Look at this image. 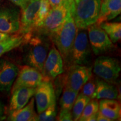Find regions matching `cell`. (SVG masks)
<instances>
[{
  "label": "cell",
  "mask_w": 121,
  "mask_h": 121,
  "mask_svg": "<svg viewBox=\"0 0 121 121\" xmlns=\"http://www.w3.org/2000/svg\"><path fill=\"white\" fill-rule=\"evenodd\" d=\"M51 8L52 7L48 0H40V7H39L38 15L35 29L41 26L48 13H49Z\"/></svg>",
  "instance_id": "25"
},
{
  "label": "cell",
  "mask_w": 121,
  "mask_h": 121,
  "mask_svg": "<svg viewBox=\"0 0 121 121\" xmlns=\"http://www.w3.org/2000/svg\"><path fill=\"white\" fill-rule=\"evenodd\" d=\"M35 88L20 87L12 91L9 105V112L20 109L25 107L34 95Z\"/></svg>",
  "instance_id": "15"
},
{
  "label": "cell",
  "mask_w": 121,
  "mask_h": 121,
  "mask_svg": "<svg viewBox=\"0 0 121 121\" xmlns=\"http://www.w3.org/2000/svg\"><path fill=\"white\" fill-rule=\"evenodd\" d=\"M75 4L74 0H62L60 4L51 8L43 24L37 29L44 34L49 35L56 31L72 13Z\"/></svg>",
  "instance_id": "4"
},
{
  "label": "cell",
  "mask_w": 121,
  "mask_h": 121,
  "mask_svg": "<svg viewBox=\"0 0 121 121\" xmlns=\"http://www.w3.org/2000/svg\"><path fill=\"white\" fill-rule=\"evenodd\" d=\"M121 12V0H102L99 17L95 24L100 25L102 22L114 19Z\"/></svg>",
  "instance_id": "16"
},
{
  "label": "cell",
  "mask_w": 121,
  "mask_h": 121,
  "mask_svg": "<svg viewBox=\"0 0 121 121\" xmlns=\"http://www.w3.org/2000/svg\"><path fill=\"white\" fill-rule=\"evenodd\" d=\"M19 71V67L12 62L0 59V91L10 93Z\"/></svg>",
  "instance_id": "13"
},
{
  "label": "cell",
  "mask_w": 121,
  "mask_h": 121,
  "mask_svg": "<svg viewBox=\"0 0 121 121\" xmlns=\"http://www.w3.org/2000/svg\"><path fill=\"white\" fill-rule=\"evenodd\" d=\"M16 6L20 7L21 10H23L26 6L28 2L25 0H9Z\"/></svg>",
  "instance_id": "29"
},
{
  "label": "cell",
  "mask_w": 121,
  "mask_h": 121,
  "mask_svg": "<svg viewBox=\"0 0 121 121\" xmlns=\"http://www.w3.org/2000/svg\"><path fill=\"white\" fill-rule=\"evenodd\" d=\"M91 48L88 36L85 29H78L70 56L69 62L72 65H86L91 58Z\"/></svg>",
  "instance_id": "5"
},
{
  "label": "cell",
  "mask_w": 121,
  "mask_h": 121,
  "mask_svg": "<svg viewBox=\"0 0 121 121\" xmlns=\"http://www.w3.org/2000/svg\"><path fill=\"white\" fill-rule=\"evenodd\" d=\"M20 15L19 7L13 6H0V32L9 34L19 32Z\"/></svg>",
  "instance_id": "8"
},
{
  "label": "cell",
  "mask_w": 121,
  "mask_h": 121,
  "mask_svg": "<svg viewBox=\"0 0 121 121\" xmlns=\"http://www.w3.org/2000/svg\"><path fill=\"white\" fill-rule=\"evenodd\" d=\"M1 0H0V2H1Z\"/></svg>",
  "instance_id": "37"
},
{
  "label": "cell",
  "mask_w": 121,
  "mask_h": 121,
  "mask_svg": "<svg viewBox=\"0 0 121 121\" xmlns=\"http://www.w3.org/2000/svg\"><path fill=\"white\" fill-rule=\"evenodd\" d=\"M44 80L40 72L31 66L25 65L19 69L16 79L13 83L12 91L20 87H37Z\"/></svg>",
  "instance_id": "12"
},
{
  "label": "cell",
  "mask_w": 121,
  "mask_h": 121,
  "mask_svg": "<svg viewBox=\"0 0 121 121\" xmlns=\"http://www.w3.org/2000/svg\"><path fill=\"white\" fill-rule=\"evenodd\" d=\"M24 42L25 39L22 34L10 35L8 38L0 42V57L6 53L19 47Z\"/></svg>",
  "instance_id": "20"
},
{
  "label": "cell",
  "mask_w": 121,
  "mask_h": 121,
  "mask_svg": "<svg viewBox=\"0 0 121 121\" xmlns=\"http://www.w3.org/2000/svg\"><path fill=\"white\" fill-rule=\"evenodd\" d=\"M40 0H31L26 6L22 10L20 15V26L19 32L22 35L32 34L36 28V23L40 7Z\"/></svg>",
  "instance_id": "9"
},
{
  "label": "cell",
  "mask_w": 121,
  "mask_h": 121,
  "mask_svg": "<svg viewBox=\"0 0 121 121\" xmlns=\"http://www.w3.org/2000/svg\"><path fill=\"white\" fill-rule=\"evenodd\" d=\"M91 48L95 55H100L111 51L114 45L108 34L100 25L93 24L87 28Z\"/></svg>",
  "instance_id": "7"
},
{
  "label": "cell",
  "mask_w": 121,
  "mask_h": 121,
  "mask_svg": "<svg viewBox=\"0 0 121 121\" xmlns=\"http://www.w3.org/2000/svg\"><path fill=\"white\" fill-rule=\"evenodd\" d=\"M48 1H49L51 7H54L60 4V1H61L62 0H48Z\"/></svg>",
  "instance_id": "32"
},
{
  "label": "cell",
  "mask_w": 121,
  "mask_h": 121,
  "mask_svg": "<svg viewBox=\"0 0 121 121\" xmlns=\"http://www.w3.org/2000/svg\"><path fill=\"white\" fill-rule=\"evenodd\" d=\"M101 0H80L75 4L72 16L78 29H86L97 22L99 17Z\"/></svg>",
  "instance_id": "2"
},
{
  "label": "cell",
  "mask_w": 121,
  "mask_h": 121,
  "mask_svg": "<svg viewBox=\"0 0 121 121\" xmlns=\"http://www.w3.org/2000/svg\"><path fill=\"white\" fill-rule=\"evenodd\" d=\"M78 94V91H75L65 87L60 100V110L71 111Z\"/></svg>",
  "instance_id": "22"
},
{
  "label": "cell",
  "mask_w": 121,
  "mask_h": 121,
  "mask_svg": "<svg viewBox=\"0 0 121 121\" xmlns=\"http://www.w3.org/2000/svg\"><path fill=\"white\" fill-rule=\"evenodd\" d=\"M90 99V98L82 94V93H80L78 95L72 109V116L73 121H78L82 114L83 110L84 109L85 106L88 103Z\"/></svg>",
  "instance_id": "23"
},
{
  "label": "cell",
  "mask_w": 121,
  "mask_h": 121,
  "mask_svg": "<svg viewBox=\"0 0 121 121\" xmlns=\"http://www.w3.org/2000/svg\"><path fill=\"white\" fill-rule=\"evenodd\" d=\"M96 121H112L109 118H107L106 116L102 114L99 110L96 113Z\"/></svg>",
  "instance_id": "30"
},
{
  "label": "cell",
  "mask_w": 121,
  "mask_h": 121,
  "mask_svg": "<svg viewBox=\"0 0 121 121\" xmlns=\"http://www.w3.org/2000/svg\"><path fill=\"white\" fill-rule=\"evenodd\" d=\"M48 52L42 73L47 80L56 78L63 72V59L59 51L53 47Z\"/></svg>",
  "instance_id": "14"
},
{
  "label": "cell",
  "mask_w": 121,
  "mask_h": 121,
  "mask_svg": "<svg viewBox=\"0 0 121 121\" xmlns=\"http://www.w3.org/2000/svg\"><path fill=\"white\" fill-rule=\"evenodd\" d=\"M99 110V102L97 100L91 99L85 107L78 121H87V119L96 114Z\"/></svg>",
  "instance_id": "24"
},
{
  "label": "cell",
  "mask_w": 121,
  "mask_h": 121,
  "mask_svg": "<svg viewBox=\"0 0 121 121\" xmlns=\"http://www.w3.org/2000/svg\"><path fill=\"white\" fill-rule=\"evenodd\" d=\"M34 98H31L30 102L20 109L10 113L9 121H36L37 116L34 110Z\"/></svg>",
  "instance_id": "17"
},
{
  "label": "cell",
  "mask_w": 121,
  "mask_h": 121,
  "mask_svg": "<svg viewBox=\"0 0 121 121\" xmlns=\"http://www.w3.org/2000/svg\"><path fill=\"white\" fill-rule=\"evenodd\" d=\"M99 110L111 121L121 118L120 104L115 99H102L99 103Z\"/></svg>",
  "instance_id": "18"
},
{
  "label": "cell",
  "mask_w": 121,
  "mask_h": 121,
  "mask_svg": "<svg viewBox=\"0 0 121 121\" xmlns=\"http://www.w3.org/2000/svg\"><path fill=\"white\" fill-rule=\"evenodd\" d=\"M56 103L45 109L42 112L39 113L37 116V121H54L56 117Z\"/></svg>",
  "instance_id": "27"
},
{
  "label": "cell",
  "mask_w": 121,
  "mask_h": 121,
  "mask_svg": "<svg viewBox=\"0 0 121 121\" xmlns=\"http://www.w3.org/2000/svg\"><path fill=\"white\" fill-rule=\"evenodd\" d=\"M5 118V108L4 104L0 100V121L4 120Z\"/></svg>",
  "instance_id": "31"
},
{
  "label": "cell",
  "mask_w": 121,
  "mask_h": 121,
  "mask_svg": "<svg viewBox=\"0 0 121 121\" xmlns=\"http://www.w3.org/2000/svg\"><path fill=\"white\" fill-rule=\"evenodd\" d=\"M10 35H11L9 34H6V33L0 32V42L5 40V39H6L7 38H8Z\"/></svg>",
  "instance_id": "33"
},
{
  "label": "cell",
  "mask_w": 121,
  "mask_h": 121,
  "mask_svg": "<svg viewBox=\"0 0 121 121\" xmlns=\"http://www.w3.org/2000/svg\"><path fill=\"white\" fill-rule=\"evenodd\" d=\"M96 79L92 78L91 76L81 87V93L90 99L96 98Z\"/></svg>",
  "instance_id": "26"
},
{
  "label": "cell",
  "mask_w": 121,
  "mask_h": 121,
  "mask_svg": "<svg viewBox=\"0 0 121 121\" xmlns=\"http://www.w3.org/2000/svg\"><path fill=\"white\" fill-rule=\"evenodd\" d=\"M25 1H26L27 2H29V1H31V0H25Z\"/></svg>",
  "instance_id": "36"
},
{
  "label": "cell",
  "mask_w": 121,
  "mask_h": 121,
  "mask_svg": "<svg viewBox=\"0 0 121 121\" xmlns=\"http://www.w3.org/2000/svg\"><path fill=\"white\" fill-rule=\"evenodd\" d=\"M96 121V114L93 115L92 116H91L90 117H89L87 120V121Z\"/></svg>",
  "instance_id": "34"
},
{
  "label": "cell",
  "mask_w": 121,
  "mask_h": 121,
  "mask_svg": "<svg viewBox=\"0 0 121 121\" xmlns=\"http://www.w3.org/2000/svg\"><path fill=\"white\" fill-rule=\"evenodd\" d=\"M25 43L28 47L23 56L24 62L42 73L49 51V43L42 38L32 35Z\"/></svg>",
  "instance_id": "3"
},
{
  "label": "cell",
  "mask_w": 121,
  "mask_h": 121,
  "mask_svg": "<svg viewBox=\"0 0 121 121\" xmlns=\"http://www.w3.org/2000/svg\"><path fill=\"white\" fill-rule=\"evenodd\" d=\"M74 1H75V3L76 4V3H78V1H80V0H74Z\"/></svg>",
  "instance_id": "35"
},
{
  "label": "cell",
  "mask_w": 121,
  "mask_h": 121,
  "mask_svg": "<svg viewBox=\"0 0 121 121\" xmlns=\"http://www.w3.org/2000/svg\"><path fill=\"white\" fill-rule=\"evenodd\" d=\"M118 96V91L114 86L103 79H96V98L116 99Z\"/></svg>",
  "instance_id": "19"
},
{
  "label": "cell",
  "mask_w": 121,
  "mask_h": 121,
  "mask_svg": "<svg viewBox=\"0 0 121 121\" xmlns=\"http://www.w3.org/2000/svg\"><path fill=\"white\" fill-rule=\"evenodd\" d=\"M77 31L78 28L75 25L72 13H71L63 25L56 31L49 35L66 63L69 61Z\"/></svg>",
  "instance_id": "1"
},
{
  "label": "cell",
  "mask_w": 121,
  "mask_h": 121,
  "mask_svg": "<svg viewBox=\"0 0 121 121\" xmlns=\"http://www.w3.org/2000/svg\"><path fill=\"white\" fill-rule=\"evenodd\" d=\"M121 65L117 58L108 56H100L94 63L93 71L100 78L110 84H113L118 78Z\"/></svg>",
  "instance_id": "6"
},
{
  "label": "cell",
  "mask_w": 121,
  "mask_h": 121,
  "mask_svg": "<svg viewBox=\"0 0 121 121\" xmlns=\"http://www.w3.org/2000/svg\"><path fill=\"white\" fill-rule=\"evenodd\" d=\"M57 120L60 121H73L71 111H64L60 110Z\"/></svg>",
  "instance_id": "28"
},
{
  "label": "cell",
  "mask_w": 121,
  "mask_h": 121,
  "mask_svg": "<svg viewBox=\"0 0 121 121\" xmlns=\"http://www.w3.org/2000/svg\"><path fill=\"white\" fill-rule=\"evenodd\" d=\"M91 76H92L91 67L85 65H72L65 78V87L79 92Z\"/></svg>",
  "instance_id": "10"
},
{
  "label": "cell",
  "mask_w": 121,
  "mask_h": 121,
  "mask_svg": "<svg viewBox=\"0 0 121 121\" xmlns=\"http://www.w3.org/2000/svg\"><path fill=\"white\" fill-rule=\"evenodd\" d=\"M34 95L38 113L42 112L56 103L53 85L49 80L44 79L35 88Z\"/></svg>",
  "instance_id": "11"
},
{
  "label": "cell",
  "mask_w": 121,
  "mask_h": 121,
  "mask_svg": "<svg viewBox=\"0 0 121 121\" xmlns=\"http://www.w3.org/2000/svg\"><path fill=\"white\" fill-rule=\"evenodd\" d=\"M100 26L108 34L113 43H117L121 38V22H103L100 24Z\"/></svg>",
  "instance_id": "21"
}]
</instances>
